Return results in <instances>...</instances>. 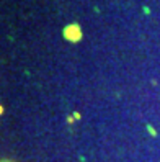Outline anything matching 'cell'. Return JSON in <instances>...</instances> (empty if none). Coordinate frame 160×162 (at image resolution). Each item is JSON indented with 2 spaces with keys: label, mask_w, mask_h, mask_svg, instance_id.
I'll return each instance as SVG.
<instances>
[{
  "label": "cell",
  "mask_w": 160,
  "mask_h": 162,
  "mask_svg": "<svg viewBox=\"0 0 160 162\" xmlns=\"http://www.w3.org/2000/svg\"><path fill=\"white\" fill-rule=\"evenodd\" d=\"M64 38L70 43H79L82 39V30H80L79 25H67L64 28Z\"/></svg>",
  "instance_id": "1"
}]
</instances>
